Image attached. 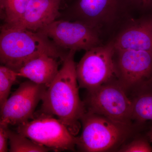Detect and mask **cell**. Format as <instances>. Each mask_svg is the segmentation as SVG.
I'll list each match as a JSON object with an SVG mask.
<instances>
[{
	"mask_svg": "<svg viewBox=\"0 0 152 152\" xmlns=\"http://www.w3.org/2000/svg\"><path fill=\"white\" fill-rule=\"evenodd\" d=\"M119 151L122 152H151L152 147L146 139H138L125 145Z\"/></svg>",
	"mask_w": 152,
	"mask_h": 152,
	"instance_id": "ac0fdd59",
	"label": "cell"
},
{
	"mask_svg": "<svg viewBox=\"0 0 152 152\" xmlns=\"http://www.w3.org/2000/svg\"><path fill=\"white\" fill-rule=\"evenodd\" d=\"M30 0H0V16L4 23L13 25L22 18Z\"/></svg>",
	"mask_w": 152,
	"mask_h": 152,
	"instance_id": "9a60e30c",
	"label": "cell"
},
{
	"mask_svg": "<svg viewBox=\"0 0 152 152\" xmlns=\"http://www.w3.org/2000/svg\"><path fill=\"white\" fill-rule=\"evenodd\" d=\"M38 32L66 52L87 51L102 45L99 30L81 22L58 19Z\"/></svg>",
	"mask_w": 152,
	"mask_h": 152,
	"instance_id": "52a82bcc",
	"label": "cell"
},
{
	"mask_svg": "<svg viewBox=\"0 0 152 152\" xmlns=\"http://www.w3.org/2000/svg\"><path fill=\"white\" fill-rule=\"evenodd\" d=\"M136 5L142 9H148L152 7V0H130Z\"/></svg>",
	"mask_w": 152,
	"mask_h": 152,
	"instance_id": "ffe728a7",
	"label": "cell"
},
{
	"mask_svg": "<svg viewBox=\"0 0 152 152\" xmlns=\"http://www.w3.org/2000/svg\"><path fill=\"white\" fill-rule=\"evenodd\" d=\"M17 72L6 66H0V107L3 108L9 98L12 86L16 82Z\"/></svg>",
	"mask_w": 152,
	"mask_h": 152,
	"instance_id": "e0dca14e",
	"label": "cell"
},
{
	"mask_svg": "<svg viewBox=\"0 0 152 152\" xmlns=\"http://www.w3.org/2000/svg\"><path fill=\"white\" fill-rule=\"evenodd\" d=\"M17 132L55 152L74 151L77 144V137L65 125L46 114L18 125Z\"/></svg>",
	"mask_w": 152,
	"mask_h": 152,
	"instance_id": "8992f818",
	"label": "cell"
},
{
	"mask_svg": "<svg viewBox=\"0 0 152 152\" xmlns=\"http://www.w3.org/2000/svg\"><path fill=\"white\" fill-rule=\"evenodd\" d=\"M69 52L59 48L40 32L7 24L1 26V63L16 72L31 60L42 55H49L63 62Z\"/></svg>",
	"mask_w": 152,
	"mask_h": 152,
	"instance_id": "7a4b0ae2",
	"label": "cell"
},
{
	"mask_svg": "<svg viewBox=\"0 0 152 152\" xmlns=\"http://www.w3.org/2000/svg\"><path fill=\"white\" fill-rule=\"evenodd\" d=\"M113 42L115 50L152 52V19L126 29Z\"/></svg>",
	"mask_w": 152,
	"mask_h": 152,
	"instance_id": "4fadbf2b",
	"label": "cell"
},
{
	"mask_svg": "<svg viewBox=\"0 0 152 152\" xmlns=\"http://www.w3.org/2000/svg\"><path fill=\"white\" fill-rule=\"evenodd\" d=\"M9 151L10 152H46L50 149L34 141L18 132L10 130Z\"/></svg>",
	"mask_w": 152,
	"mask_h": 152,
	"instance_id": "2e32d148",
	"label": "cell"
},
{
	"mask_svg": "<svg viewBox=\"0 0 152 152\" xmlns=\"http://www.w3.org/2000/svg\"><path fill=\"white\" fill-rule=\"evenodd\" d=\"M76 52L71 50L64 59L58 73L44 93L41 109V113L56 116L75 136L79 133L87 112L79 95L74 60Z\"/></svg>",
	"mask_w": 152,
	"mask_h": 152,
	"instance_id": "6da1fadb",
	"label": "cell"
},
{
	"mask_svg": "<svg viewBox=\"0 0 152 152\" xmlns=\"http://www.w3.org/2000/svg\"><path fill=\"white\" fill-rule=\"evenodd\" d=\"M115 53L117 80L126 91L152 81V52L121 50Z\"/></svg>",
	"mask_w": 152,
	"mask_h": 152,
	"instance_id": "9c48e42d",
	"label": "cell"
},
{
	"mask_svg": "<svg viewBox=\"0 0 152 152\" xmlns=\"http://www.w3.org/2000/svg\"><path fill=\"white\" fill-rule=\"evenodd\" d=\"M147 136L150 141L152 142V126L150 128L148 132Z\"/></svg>",
	"mask_w": 152,
	"mask_h": 152,
	"instance_id": "44dd1931",
	"label": "cell"
},
{
	"mask_svg": "<svg viewBox=\"0 0 152 152\" xmlns=\"http://www.w3.org/2000/svg\"><path fill=\"white\" fill-rule=\"evenodd\" d=\"M124 0H75L64 7L58 19L81 22L99 30L111 20Z\"/></svg>",
	"mask_w": 152,
	"mask_h": 152,
	"instance_id": "30bf717a",
	"label": "cell"
},
{
	"mask_svg": "<svg viewBox=\"0 0 152 152\" xmlns=\"http://www.w3.org/2000/svg\"><path fill=\"white\" fill-rule=\"evenodd\" d=\"M47 88L30 80L22 83L1 110L0 123L18 126L28 121Z\"/></svg>",
	"mask_w": 152,
	"mask_h": 152,
	"instance_id": "ba28073f",
	"label": "cell"
},
{
	"mask_svg": "<svg viewBox=\"0 0 152 152\" xmlns=\"http://www.w3.org/2000/svg\"><path fill=\"white\" fill-rule=\"evenodd\" d=\"M132 100V120L144 123L152 121V81L139 89Z\"/></svg>",
	"mask_w": 152,
	"mask_h": 152,
	"instance_id": "5bb4252c",
	"label": "cell"
},
{
	"mask_svg": "<svg viewBox=\"0 0 152 152\" xmlns=\"http://www.w3.org/2000/svg\"><path fill=\"white\" fill-rule=\"evenodd\" d=\"M9 126L0 123V152H7L9 151Z\"/></svg>",
	"mask_w": 152,
	"mask_h": 152,
	"instance_id": "d6986e66",
	"label": "cell"
},
{
	"mask_svg": "<svg viewBox=\"0 0 152 152\" xmlns=\"http://www.w3.org/2000/svg\"><path fill=\"white\" fill-rule=\"evenodd\" d=\"M65 0H30L23 15L11 26L38 32L59 18Z\"/></svg>",
	"mask_w": 152,
	"mask_h": 152,
	"instance_id": "8fae6325",
	"label": "cell"
},
{
	"mask_svg": "<svg viewBox=\"0 0 152 152\" xmlns=\"http://www.w3.org/2000/svg\"><path fill=\"white\" fill-rule=\"evenodd\" d=\"M84 103L87 111L131 126L132 100L117 79L88 92Z\"/></svg>",
	"mask_w": 152,
	"mask_h": 152,
	"instance_id": "5b68a950",
	"label": "cell"
},
{
	"mask_svg": "<svg viewBox=\"0 0 152 152\" xmlns=\"http://www.w3.org/2000/svg\"><path fill=\"white\" fill-rule=\"evenodd\" d=\"M57 60L48 55H41L21 68L17 72L18 76L48 88L59 71Z\"/></svg>",
	"mask_w": 152,
	"mask_h": 152,
	"instance_id": "7c38bea8",
	"label": "cell"
},
{
	"mask_svg": "<svg viewBox=\"0 0 152 152\" xmlns=\"http://www.w3.org/2000/svg\"><path fill=\"white\" fill-rule=\"evenodd\" d=\"M115 53L113 41L86 51L76 66L80 88L91 92L117 79Z\"/></svg>",
	"mask_w": 152,
	"mask_h": 152,
	"instance_id": "277c9868",
	"label": "cell"
},
{
	"mask_svg": "<svg viewBox=\"0 0 152 152\" xmlns=\"http://www.w3.org/2000/svg\"><path fill=\"white\" fill-rule=\"evenodd\" d=\"M81 134L77 137L76 146L80 151L102 152L119 146L131 132L128 126L88 111L82 118Z\"/></svg>",
	"mask_w": 152,
	"mask_h": 152,
	"instance_id": "3957f363",
	"label": "cell"
}]
</instances>
